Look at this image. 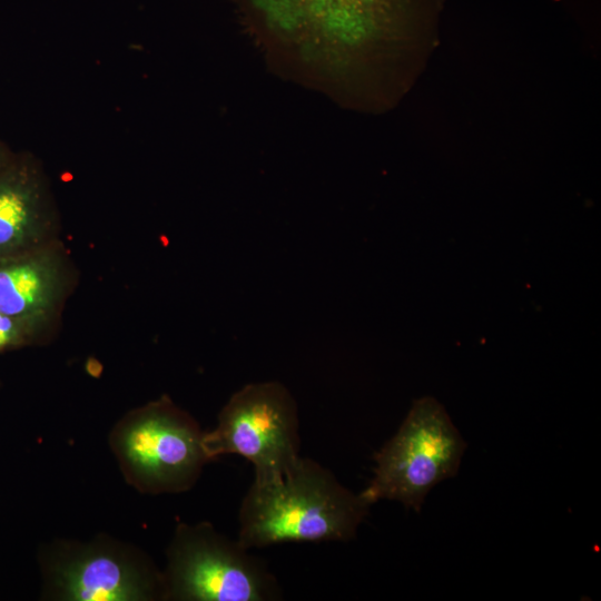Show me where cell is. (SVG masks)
Masks as SVG:
<instances>
[{
  "label": "cell",
  "instance_id": "7",
  "mask_svg": "<svg viewBox=\"0 0 601 601\" xmlns=\"http://www.w3.org/2000/svg\"><path fill=\"white\" fill-rule=\"evenodd\" d=\"M67 284L66 258L53 242L0 257V312L36 332L56 314Z\"/></svg>",
  "mask_w": 601,
  "mask_h": 601
},
{
  "label": "cell",
  "instance_id": "6",
  "mask_svg": "<svg viewBox=\"0 0 601 601\" xmlns=\"http://www.w3.org/2000/svg\"><path fill=\"white\" fill-rule=\"evenodd\" d=\"M56 211L49 184L30 155H13L0 169V257L51 243Z\"/></svg>",
  "mask_w": 601,
  "mask_h": 601
},
{
  "label": "cell",
  "instance_id": "2",
  "mask_svg": "<svg viewBox=\"0 0 601 601\" xmlns=\"http://www.w3.org/2000/svg\"><path fill=\"white\" fill-rule=\"evenodd\" d=\"M466 443L435 398L415 400L397 432L374 455V476L359 492L370 505L401 502L421 511L430 491L456 475Z\"/></svg>",
  "mask_w": 601,
  "mask_h": 601
},
{
  "label": "cell",
  "instance_id": "5",
  "mask_svg": "<svg viewBox=\"0 0 601 601\" xmlns=\"http://www.w3.org/2000/svg\"><path fill=\"white\" fill-rule=\"evenodd\" d=\"M199 425L168 400L126 418L114 444L129 477L147 491L189 489L209 461Z\"/></svg>",
  "mask_w": 601,
  "mask_h": 601
},
{
  "label": "cell",
  "instance_id": "10",
  "mask_svg": "<svg viewBox=\"0 0 601 601\" xmlns=\"http://www.w3.org/2000/svg\"><path fill=\"white\" fill-rule=\"evenodd\" d=\"M12 154L0 142V169L8 162Z\"/></svg>",
  "mask_w": 601,
  "mask_h": 601
},
{
  "label": "cell",
  "instance_id": "8",
  "mask_svg": "<svg viewBox=\"0 0 601 601\" xmlns=\"http://www.w3.org/2000/svg\"><path fill=\"white\" fill-rule=\"evenodd\" d=\"M62 597L77 601L145 600L155 588L164 593V579H154L126 555L108 549H90L57 569Z\"/></svg>",
  "mask_w": 601,
  "mask_h": 601
},
{
  "label": "cell",
  "instance_id": "1",
  "mask_svg": "<svg viewBox=\"0 0 601 601\" xmlns=\"http://www.w3.org/2000/svg\"><path fill=\"white\" fill-rule=\"evenodd\" d=\"M370 506L331 471L300 456L283 477L252 483L238 511L237 540L249 550L285 542L349 541Z\"/></svg>",
  "mask_w": 601,
  "mask_h": 601
},
{
  "label": "cell",
  "instance_id": "3",
  "mask_svg": "<svg viewBox=\"0 0 601 601\" xmlns=\"http://www.w3.org/2000/svg\"><path fill=\"white\" fill-rule=\"evenodd\" d=\"M211 524H180L168 551L164 597L186 601H273L282 592L266 562Z\"/></svg>",
  "mask_w": 601,
  "mask_h": 601
},
{
  "label": "cell",
  "instance_id": "9",
  "mask_svg": "<svg viewBox=\"0 0 601 601\" xmlns=\"http://www.w3.org/2000/svg\"><path fill=\"white\" fill-rule=\"evenodd\" d=\"M33 333L26 323L0 312V349L21 344Z\"/></svg>",
  "mask_w": 601,
  "mask_h": 601
},
{
  "label": "cell",
  "instance_id": "4",
  "mask_svg": "<svg viewBox=\"0 0 601 601\" xmlns=\"http://www.w3.org/2000/svg\"><path fill=\"white\" fill-rule=\"evenodd\" d=\"M299 417L290 392L278 382L245 385L228 400L216 427L203 435L210 460L237 454L254 466V482L283 477L298 461Z\"/></svg>",
  "mask_w": 601,
  "mask_h": 601
}]
</instances>
